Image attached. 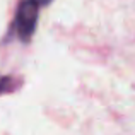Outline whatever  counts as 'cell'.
I'll list each match as a JSON object with an SVG mask.
<instances>
[{"label": "cell", "instance_id": "obj_1", "mask_svg": "<svg viewBox=\"0 0 135 135\" xmlns=\"http://www.w3.org/2000/svg\"><path fill=\"white\" fill-rule=\"evenodd\" d=\"M43 3L40 0H22L16 14V29L21 41H29L36 31L38 14Z\"/></svg>", "mask_w": 135, "mask_h": 135}, {"label": "cell", "instance_id": "obj_2", "mask_svg": "<svg viewBox=\"0 0 135 135\" xmlns=\"http://www.w3.org/2000/svg\"><path fill=\"white\" fill-rule=\"evenodd\" d=\"M17 86L19 84L10 75H0V96L7 94V92H12L14 89H17Z\"/></svg>", "mask_w": 135, "mask_h": 135}]
</instances>
